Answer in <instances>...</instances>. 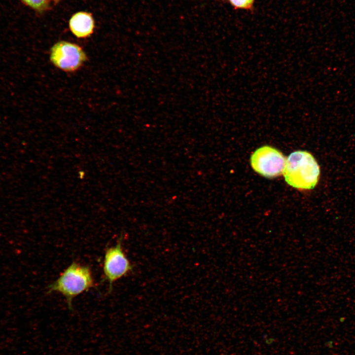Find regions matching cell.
Instances as JSON below:
<instances>
[{
    "label": "cell",
    "mask_w": 355,
    "mask_h": 355,
    "mask_svg": "<svg viewBox=\"0 0 355 355\" xmlns=\"http://www.w3.org/2000/svg\"><path fill=\"white\" fill-rule=\"evenodd\" d=\"M283 174L286 183L292 187L298 189H312L319 181L320 169L310 153L297 150L286 159Z\"/></svg>",
    "instance_id": "2"
},
{
    "label": "cell",
    "mask_w": 355,
    "mask_h": 355,
    "mask_svg": "<svg viewBox=\"0 0 355 355\" xmlns=\"http://www.w3.org/2000/svg\"><path fill=\"white\" fill-rule=\"evenodd\" d=\"M70 29L72 33L79 38H85L93 32L94 21L91 14L79 12L74 14L69 21Z\"/></svg>",
    "instance_id": "6"
},
{
    "label": "cell",
    "mask_w": 355,
    "mask_h": 355,
    "mask_svg": "<svg viewBox=\"0 0 355 355\" xmlns=\"http://www.w3.org/2000/svg\"><path fill=\"white\" fill-rule=\"evenodd\" d=\"M121 236L115 246L107 248L105 252L103 271L104 278L108 284V292L111 291L114 283L133 270V265L123 250Z\"/></svg>",
    "instance_id": "3"
},
{
    "label": "cell",
    "mask_w": 355,
    "mask_h": 355,
    "mask_svg": "<svg viewBox=\"0 0 355 355\" xmlns=\"http://www.w3.org/2000/svg\"><path fill=\"white\" fill-rule=\"evenodd\" d=\"M90 268L73 261L59 277L48 286V293L56 292L66 299L68 308L72 310L73 299L95 286Z\"/></svg>",
    "instance_id": "1"
},
{
    "label": "cell",
    "mask_w": 355,
    "mask_h": 355,
    "mask_svg": "<svg viewBox=\"0 0 355 355\" xmlns=\"http://www.w3.org/2000/svg\"><path fill=\"white\" fill-rule=\"evenodd\" d=\"M229 1L235 8L249 9L252 7L254 0H229Z\"/></svg>",
    "instance_id": "8"
},
{
    "label": "cell",
    "mask_w": 355,
    "mask_h": 355,
    "mask_svg": "<svg viewBox=\"0 0 355 355\" xmlns=\"http://www.w3.org/2000/svg\"><path fill=\"white\" fill-rule=\"evenodd\" d=\"M24 4L36 11L41 13L50 7L49 0H20Z\"/></svg>",
    "instance_id": "7"
},
{
    "label": "cell",
    "mask_w": 355,
    "mask_h": 355,
    "mask_svg": "<svg viewBox=\"0 0 355 355\" xmlns=\"http://www.w3.org/2000/svg\"><path fill=\"white\" fill-rule=\"evenodd\" d=\"M250 165L256 173L268 178L279 176L283 173L286 158L283 153L268 145L257 148L250 157Z\"/></svg>",
    "instance_id": "4"
},
{
    "label": "cell",
    "mask_w": 355,
    "mask_h": 355,
    "mask_svg": "<svg viewBox=\"0 0 355 355\" xmlns=\"http://www.w3.org/2000/svg\"><path fill=\"white\" fill-rule=\"evenodd\" d=\"M53 0L55 3H57L59 1V0Z\"/></svg>",
    "instance_id": "9"
},
{
    "label": "cell",
    "mask_w": 355,
    "mask_h": 355,
    "mask_svg": "<svg viewBox=\"0 0 355 355\" xmlns=\"http://www.w3.org/2000/svg\"><path fill=\"white\" fill-rule=\"evenodd\" d=\"M50 59L57 68L65 71L72 72L82 66L87 60V56L78 45L60 41L51 47Z\"/></svg>",
    "instance_id": "5"
}]
</instances>
